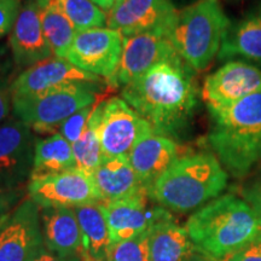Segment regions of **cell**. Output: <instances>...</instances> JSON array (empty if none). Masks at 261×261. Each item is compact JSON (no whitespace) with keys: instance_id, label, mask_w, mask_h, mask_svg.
<instances>
[{"instance_id":"ac0fdd59","label":"cell","mask_w":261,"mask_h":261,"mask_svg":"<svg viewBox=\"0 0 261 261\" xmlns=\"http://www.w3.org/2000/svg\"><path fill=\"white\" fill-rule=\"evenodd\" d=\"M180 154L173 138L152 132L140 139L129 152L128 160L143 185L150 190Z\"/></svg>"},{"instance_id":"8d00e7d4","label":"cell","mask_w":261,"mask_h":261,"mask_svg":"<svg viewBox=\"0 0 261 261\" xmlns=\"http://www.w3.org/2000/svg\"><path fill=\"white\" fill-rule=\"evenodd\" d=\"M187 261H218V260H214L212 259V257H208L203 255V254H200L196 252L195 254H192V255L189 257Z\"/></svg>"},{"instance_id":"7402d4cb","label":"cell","mask_w":261,"mask_h":261,"mask_svg":"<svg viewBox=\"0 0 261 261\" xmlns=\"http://www.w3.org/2000/svg\"><path fill=\"white\" fill-rule=\"evenodd\" d=\"M243 60L261 65V6L231 23L218 54L219 61Z\"/></svg>"},{"instance_id":"f1b7e54d","label":"cell","mask_w":261,"mask_h":261,"mask_svg":"<svg viewBox=\"0 0 261 261\" xmlns=\"http://www.w3.org/2000/svg\"><path fill=\"white\" fill-rule=\"evenodd\" d=\"M108 261H150L148 231L110 247Z\"/></svg>"},{"instance_id":"30bf717a","label":"cell","mask_w":261,"mask_h":261,"mask_svg":"<svg viewBox=\"0 0 261 261\" xmlns=\"http://www.w3.org/2000/svg\"><path fill=\"white\" fill-rule=\"evenodd\" d=\"M44 249L40 208L27 196L0 219V261H33Z\"/></svg>"},{"instance_id":"e0dca14e","label":"cell","mask_w":261,"mask_h":261,"mask_svg":"<svg viewBox=\"0 0 261 261\" xmlns=\"http://www.w3.org/2000/svg\"><path fill=\"white\" fill-rule=\"evenodd\" d=\"M149 200V192L143 191L123 200L102 203L112 246L146 232L159 218L168 212L161 205L150 208Z\"/></svg>"},{"instance_id":"9c48e42d","label":"cell","mask_w":261,"mask_h":261,"mask_svg":"<svg viewBox=\"0 0 261 261\" xmlns=\"http://www.w3.org/2000/svg\"><path fill=\"white\" fill-rule=\"evenodd\" d=\"M34 130L11 117L0 123V191L25 188L34 166Z\"/></svg>"},{"instance_id":"4316f807","label":"cell","mask_w":261,"mask_h":261,"mask_svg":"<svg viewBox=\"0 0 261 261\" xmlns=\"http://www.w3.org/2000/svg\"><path fill=\"white\" fill-rule=\"evenodd\" d=\"M76 31L107 25V14L91 0H55Z\"/></svg>"},{"instance_id":"836d02e7","label":"cell","mask_w":261,"mask_h":261,"mask_svg":"<svg viewBox=\"0 0 261 261\" xmlns=\"http://www.w3.org/2000/svg\"><path fill=\"white\" fill-rule=\"evenodd\" d=\"M230 261H261V231L240 252L231 256Z\"/></svg>"},{"instance_id":"9a60e30c","label":"cell","mask_w":261,"mask_h":261,"mask_svg":"<svg viewBox=\"0 0 261 261\" xmlns=\"http://www.w3.org/2000/svg\"><path fill=\"white\" fill-rule=\"evenodd\" d=\"M261 91V70L242 60H232L204 79L201 96L208 106H228Z\"/></svg>"},{"instance_id":"484cf974","label":"cell","mask_w":261,"mask_h":261,"mask_svg":"<svg viewBox=\"0 0 261 261\" xmlns=\"http://www.w3.org/2000/svg\"><path fill=\"white\" fill-rule=\"evenodd\" d=\"M100 102L97 104L96 109L90 117L86 129L83 136L73 145V152L76 168L83 169L87 173H92L99 167L103 162L104 155L100 145L99 135H98V121H99Z\"/></svg>"},{"instance_id":"52a82bcc","label":"cell","mask_w":261,"mask_h":261,"mask_svg":"<svg viewBox=\"0 0 261 261\" xmlns=\"http://www.w3.org/2000/svg\"><path fill=\"white\" fill-rule=\"evenodd\" d=\"M152 132L150 123L122 97L100 102L98 135L104 159L128 156L137 143Z\"/></svg>"},{"instance_id":"277c9868","label":"cell","mask_w":261,"mask_h":261,"mask_svg":"<svg viewBox=\"0 0 261 261\" xmlns=\"http://www.w3.org/2000/svg\"><path fill=\"white\" fill-rule=\"evenodd\" d=\"M227 173L213 152L179 156L149 190L150 200L166 210L188 213L219 197Z\"/></svg>"},{"instance_id":"5bb4252c","label":"cell","mask_w":261,"mask_h":261,"mask_svg":"<svg viewBox=\"0 0 261 261\" xmlns=\"http://www.w3.org/2000/svg\"><path fill=\"white\" fill-rule=\"evenodd\" d=\"M107 84L102 77L76 68L65 58L52 56L21 71L12 85V99L45 92L63 85L99 87Z\"/></svg>"},{"instance_id":"6da1fadb","label":"cell","mask_w":261,"mask_h":261,"mask_svg":"<svg viewBox=\"0 0 261 261\" xmlns=\"http://www.w3.org/2000/svg\"><path fill=\"white\" fill-rule=\"evenodd\" d=\"M121 93L154 132L169 138L190 126L200 97L195 70L180 56L152 67Z\"/></svg>"},{"instance_id":"4dcf8cb0","label":"cell","mask_w":261,"mask_h":261,"mask_svg":"<svg viewBox=\"0 0 261 261\" xmlns=\"http://www.w3.org/2000/svg\"><path fill=\"white\" fill-rule=\"evenodd\" d=\"M22 6V0H0V39L11 33Z\"/></svg>"},{"instance_id":"4fadbf2b","label":"cell","mask_w":261,"mask_h":261,"mask_svg":"<svg viewBox=\"0 0 261 261\" xmlns=\"http://www.w3.org/2000/svg\"><path fill=\"white\" fill-rule=\"evenodd\" d=\"M178 14L169 0H116L107 12V27L122 37L148 32L171 35Z\"/></svg>"},{"instance_id":"d590c367","label":"cell","mask_w":261,"mask_h":261,"mask_svg":"<svg viewBox=\"0 0 261 261\" xmlns=\"http://www.w3.org/2000/svg\"><path fill=\"white\" fill-rule=\"evenodd\" d=\"M91 2L94 3L98 8H100L103 10L104 12H109L110 10H112V8L114 6V4H115L116 0H91Z\"/></svg>"},{"instance_id":"ba28073f","label":"cell","mask_w":261,"mask_h":261,"mask_svg":"<svg viewBox=\"0 0 261 261\" xmlns=\"http://www.w3.org/2000/svg\"><path fill=\"white\" fill-rule=\"evenodd\" d=\"M28 197L39 208H76L100 202L92 174L73 168L56 174L32 177Z\"/></svg>"},{"instance_id":"3957f363","label":"cell","mask_w":261,"mask_h":261,"mask_svg":"<svg viewBox=\"0 0 261 261\" xmlns=\"http://www.w3.org/2000/svg\"><path fill=\"white\" fill-rule=\"evenodd\" d=\"M185 227L196 252L218 261L233 256L261 231L250 205L231 194L198 208Z\"/></svg>"},{"instance_id":"d6986e66","label":"cell","mask_w":261,"mask_h":261,"mask_svg":"<svg viewBox=\"0 0 261 261\" xmlns=\"http://www.w3.org/2000/svg\"><path fill=\"white\" fill-rule=\"evenodd\" d=\"M45 248L62 257L83 256V240L73 208H40Z\"/></svg>"},{"instance_id":"cb8c5ba5","label":"cell","mask_w":261,"mask_h":261,"mask_svg":"<svg viewBox=\"0 0 261 261\" xmlns=\"http://www.w3.org/2000/svg\"><path fill=\"white\" fill-rule=\"evenodd\" d=\"M75 167L73 146L60 133L37 140L32 177L56 174Z\"/></svg>"},{"instance_id":"1f68e13d","label":"cell","mask_w":261,"mask_h":261,"mask_svg":"<svg viewBox=\"0 0 261 261\" xmlns=\"http://www.w3.org/2000/svg\"><path fill=\"white\" fill-rule=\"evenodd\" d=\"M244 201L250 205L254 213H255L257 221L261 226V173L256 175L252 181L243 189Z\"/></svg>"},{"instance_id":"ffe728a7","label":"cell","mask_w":261,"mask_h":261,"mask_svg":"<svg viewBox=\"0 0 261 261\" xmlns=\"http://www.w3.org/2000/svg\"><path fill=\"white\" fill-rule=\"evenodd\" d=\"M92 178L100 203L123 200L143 191L149 192L133 169L128 156L104 159L92 173Z\"/></svg>"},{"instance_id":"7c38bea8","label":"cell","mask_w":261,"mask_h":261,"mask_svg":"<svg viewBox=\"0 0 261 261\" xmlns=\"http://www.w3.org/2000/svg\"><path fill=\"white\" fill-rule=\"evenodd\" d=\"M179 57L171 38L165 33L148 32L123 37L122 55L114 76L108 81L113 89L123 87L143 76L152 67Z\"/></svg>"},{"instance_id":"d6a6232c","label":"cell","mask_w":261,"mask_h":261,"mask_svg":"<svg viewBox=\"0 0 261 261\" xmlns=\"http://www.w3.org/2000/svg\"><path fill=\"white\" fill-rule=\"evenodd\" d=\"M27 196V187L16 190L0 191V219L17 207Z\"/></svg>"},{"instance_id":"e575fe53","label":"cell","mask_w":261,"mask_h":261,"mask_svg":"<svg viewBox=\"0 0 261 261\" xmlns=\"http://www.w3.org/2000/svg\"><path fill=\"white\" fill-rule=\"evenodd\" d=\"M33 261H85V260L84 257L81 256H71V257L58 256L56 254L48 252L46 248H45V249L42 250V252L39 254V255Z\"/></svg>"},{"instance_id":"44dd1931","label":"cell","mask_w":261,"mask_h":261,"mask_svg":"<svg viewBox=\"0 0 261 261\" xmlns=\"http://www.w3.org/2000/svg\"><path fill=\"white\" fill-rule=\"evenodd\" d=\"M150 261H187L196 249L188 230L167 212L148 230Z\"/></svg>"},{"instance_id":"5b68a950","label":"cell","mask_w":261,"mask_h":261,"mask_svg":"<svg viewBox=\"0 0 261 261\" xmlns=\"http://www.w3.org/2000/svg\"><path fill=\"white\" fill-rule=\"evenodd\" d=\"M230 24L220 0H197L179 11L169 38L192 69L203 71L219 54Z\"/></svg>"},{"instance_id":"7a4b0ae2","label":"cell","mask_w":261,"mask_h":261,"mask_svg":"<svg viewBox=\"0 0 261 261\" xmlns=\"http://www.w3.org/2000/svg\"><path fill=\"white\" fill-rule=\"evenodd\" d=\"M212 127L207 144L234 177L261 161V91L228 106H208Z\"/></svg>"},{"instance_id":"83f0119b","label":"cell","mask_w":261,"mask_h":261,"mask_svg":"<svg viewBox=\"0 0 261 261\" xmlns=\"http://www.w3.org/2000/svg\"><path fill=\"white\" fill-rule=\"evenodd\" d=\"M18 74L9 45H0V123L12 112V85Z\"/></svg>"},{"instance_id":"8fae6325","label":"cell","mask_w":261,"mask_h":261,"mask_svg":"<svg viewBox=\"0 0 261 261\" xmlns=\"http://www.w3.org/2000/svg\"><path fill=\"white\" fill-rule=\"evenodd\" d=\"M121 33L108 27L76 32L65 60L79 69L108 83L115 74L122 55Z\"/></svg>"},{"instance_id":"f546056e","label":"cell","mask_w":261,"mask_h":261,"mask_svg":"<svg viewBox=\"0 0 261 261\" xmlns=\"http://www.w3.org/2000/svg\"><path fill=\"white\" fill-rule=\"evenodd\" d=\"M98 103L84 108V109L73 114L58 127V133L62 137H64L71 145L76 143L80 139V137L83 136L84 130L86 129L87 123L90 121V117L94 112V109H96Z\"/></svg>"},{"instance_id":"2e32d148","label":"cell","mask_w":261,"mask_h":261,"mask_svg":"<svg viewBox=\"0 0 261 261\" xmlns=\"http://www.w3.org/2000/svg\"><path fill=\"white\" fill-rule=\"evenodd\" d=\"M8 45L18 73L55 56L42 32L38 0L22 2Z\"/></svg>"},{"instance_id":"d4e9b609","label":"cell","mask_w":261,"mask_h":261,"mask_svg":"<svg viewBox=\"0 0 261 261\" xmlns=\"http://www.w3.org/2000/svg\"><path fill=\"white\" fill-rule=\"evenodd\" d=\"M42 32L55 56L65 58L76 28L58 8L55 0H38Z\"/></svg>"},{"instance_id":"603a6c76","label":"cell","mask_w":261,"mask_h":261,"mask_svg":"<svg viewBox=\"0 0 261 261\" xmlns=\"http://www.w3.org/2000/svg\"><path fill=\"white\" fill-rule=\"evenodd\" d=\"M81 231L85 261H108L112 241L106 212L100 202L74 208Z\"/></svg>"},{"instance_id":"8992f818","label":"cell","mask_w":261,"mask_h":261,"mask_svg":"<svg viewBox=\"0 0 261 261\" xmlns=\"http://www.w3.org/2000/svg\"><path fill=\"white\" fill-rule=\"evenodd\" d=\"M96 89L86 85H63L34 96L14 98L11 113L34 132L54 135L68 117L99 102Z\"/></svg>"}]
</instances>
